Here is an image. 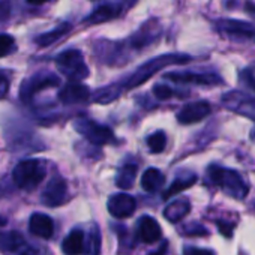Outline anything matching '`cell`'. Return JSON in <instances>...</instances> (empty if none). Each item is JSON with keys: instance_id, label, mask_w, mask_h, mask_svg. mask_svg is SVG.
<instances>
[{"instance_id": "30bf717a", "label": "cell", "mask_w": 255, "mask_h": 255, "mask_svg": "<svg viewBox=\"0 0 255 255\" xmlns=\"http://www.w3.org/2000/svg\"><path fill=\"white\" fill-rule=\"evenodd\" d=\"M59 84H60V80L54 74H36L23 83L21 90H20V96L23 101H30L36 93L42 92L44 89L56 87Z\"/></svg>"}, {"instance_id": "f1b7e54d", "label": "cell", "mask_w": 255, "mask_h": 255, "mask_svg": "<svg viewBox=\"0 0 255 255\" xmlns=\"http://www.w3.org/2000/svg\"><path fill=\"white\" fill-rule=\"evenodd\" d=\"M153 95L161 99V101H165V99H170L176 95V90H173L170 86H165V84H156L153 87Z\"/></svg>"}, {"instance_id": "d6986e66", "label": "cell", "mask_w": 255, "mask_h": 255, "mask_svg": "<svg viewBox=\"0 0 255 255\" xmlns=\"http://www.w3.org/2000/svg\"><path fill=\"white\" fill-rule=\"evenodd\" d=\"M65 255H81L84 251V233L81 230H72L62 243Z\"/></svg>"}, {"instance_id": "74e56055", "label": "cell", "mask_w": 255, "mask_h": 255, "mask_svg": "<svg viewBox=\"0 0 255 255\" xmlns=\"http://www.w3.org/2000/svg\"><path fill=\"white\" fill-rule=\"evenodd\" d=\"M254 209H255V201H254Z\"/></svg>"}, {"instance_id": "ffe728a7", "label": "cell", "mask_w": 255, "mask_h": 255, "mask_svg": "<svg viewBox=\"0 0 255 255\" xmlns=\"http://www.w3.org/2000/svg\"><path fill=\"white\" fill-rule=\"evenodd\" d=\"M165 176L158 168H149L141 177V186L146 192H156L164 186Z\"/></svg>"}, {"instance_id": "ac0fdd59", "label": "cell", "mask_w": 255, "mask_h": 255, "mask_svg": "<svg viewBox=\"0 0 255 255\" xmlns=\"http://www.w3.org/2000/svg\"><path fill=\"white\" fill-rule=\"evenodd\" d=\"M191 212V203L186 198H179L173 203H170L164 209V218L173 224L182 221L188 213Z\"/></svg>"}, {"instance_id": "7402d4cb", "label": "cell", "mask_w": 255, "mask_h": 255, "mask_svg": "<svg viewBox=\"0 0 255 255\" xmlns=\"http://www.w3.org/2000/svg\"><path fill=\"white\" fill-rule=\"evenodd\" d=\"M120 8L119 6H113V5H104L98 9H95L86 20L87 24H99V23H105L108 20H113L119 15Z\"/></svg>"}, {"instance_id": "4dcf8cb0", "label": "cell", "mask_w": 255, "mask_h": 255, "mask_svg": "<svg viewBox=\"0 0 255 255\" xmlns=\"http://www.w3.org/2000/svg\"><path fill=\"white\" fill-rule=\"evenodd\" d=\"M183 234H188V236H207L209 231L200 224H189V225L183 227Z\"/></svg>"}, {"instance_id": "603a6c76", "label": "cell", "mask_w": 255, "mask_h": 255, "mask_svg": "<svg viewBox=\"0 0 255 255\" xmlns=\"http://www.w3.org/2000/svg\"><path fill=\"white\" fill-rule=\"evenodd\" d=\"M84 255H99L101 254V230L93 225L89 230V234L84 236Z\"/></svg>"}, {"instance_id": "9c48e42d", "label": "cell", "mask_w": 255, "mask_h": 255, "mask_svg": "<svg viewBox=\"0 0 255 255\" xmlns=\"http://www.w3.org/2000/svg\"><path fill=\"white\" fill-rule=\"evenodd\" d=\"M0 249L15 255H45L41 248L32 246L18 233H0Z\"/></svg>"}, {"instance_id": "5bb4252c", "label": "cell", "mask_w": 255, "mask_h": 255, "mask_svg": "<svg viewBox=\"0 0 255 255\" xmlns=\"http://www.w3.org/2000/svg\"><path fill=\"white\" fill-rule=\"evenodd\" d=\"M108 212L117 218V219H125L134 215L135 209H137V203L135 198L128 195V194H116L113 197H110L108 200Z\"/></svg>"}, {"instance_id": "484cf974", "label": "cell", "mask_w": 255, "mask_h": 255, "mask_svg": "<svg viewBox=\"0 0 255 255\" xmlns=\"http://www.w3.org/2000/svg\"><path fill=\"white\" fill-rule=\"evenodd\" d=\"M167 146V135L162 131H158L147 137V147L152 153H161L164 152Z\"/></svg>"}, {"instance_id": "8d00e7d4", "label": "cell", "mask_w": 255, "mask_h": 255, "mask_svg": "<svg viewBox=\"0 0 255 255\" xmlns=\"http://www.w3.org/2000/svg\"><path fill=\"white\" fill-rule=\"evenodd\" d=\"M252 138H254V140H255V129H254V131H252Z\"/></svg>"}, {"instance_id": "6da1fadb", "label": "cell", "mask_w": 255, "mask_h": 255, "mask_svg": "<svg viewBox=\"0 0 255 255\" xmlns=\"http://www.w3.org/2000/svg\"><path fill=\"white\" fill-rule=\"evenodd\" d=\"M206 176L210 185L219 188L225 195L234 200H245L249 194V185L242 174L233 168L212 164L207 167Z\"/></svg>"}, {"instance_id": "836d02e7", "label": "cell", "mask_w": 255, "mask_h": 255, "mask_svg": "<svg viewBox=\"0 0 255 255\" xmlns=\"http://www.w3.org/2000/svg\"><path fill=\"white\" fill-rule=\"evenodd\" d=\"M245 12L252 20H255V2H252V0H246V2H245Z\"/></svg>"}, {"instance_id": "f546056e", "label": "cell", "mask_w": 255, "mask_h": 255, "mask_svg": "<svg viewBox=\"0 0 255 255\" xmlns=\"http://www.w3.org/2000/svg\"><path fill=\"white\" fill-rule=\"evenodd\" d=\"M216 225L219 228V233L225 237H231L233 236V230L236 227V222L233 221H228V219H218L216 221Z\"/></svg>"}, {"instance_id": "1f68e13d", "label": "cell", "mask_w": 255, "mask_h": 255, "mask_svg": "<svg viewBox=\"0 0 255 255\" xmlns=\"http://www.w3.org/2000/svg\"><path fill=\"white\" fill-rule=\"evenodd\" d=\"M183 255H216V252L212 251V249H204V248H197V246H186L183 249Z\"/></svg>"}, {"instance_id": "44dd1931", "label": "cell", "mask_w": 255, "mask_h": 255, "mask_svg": "<svg viewBox=\"0 0 255 255\" xmlns=\"http://www.w3.org/2000/svg\"><path fill=\"white\" fill-rule=\"evenodd\" d=\"M197 182V176L194 173H185V174H180L174 179V182L171 183V186L164 192V200H168L170 197L176 195V194H180L182 191L191 188L194 183Z\"/></svg>"}, {"instance_id": "d590c367", "label": "cell", "mask_w": 255, "mask_h": 255, "mask_svg": "<svg viewBox=\"0 0 255 255\" xmlns=\"http://www.w3.org/2000/svg\"><path fill=\"white\" fill-rule=\"evenodd\" d=\"M45 2H48V0H27V3L30 5H44Z\"/></svg>"}, {"instance_id": "9a60e30c", "label": "cell", "mask_w": 255, "mask_h": 255, "mask_svg": "<svg viewBox=\"0 0 255 255\" xmlns=\"http://www.w3.org/2000/svg\"><path fill=\"white\" fill-rule=\"evenodd\" d=\"M89 96H90V90L81 83H74V81H69L59 93L60 101L66 105L86 102Z\"/></svg>"}, {"instance_id": "8992f818", "label": "cell", "mask_w": 255, "mask_h": 255, "mask_svg": "<svg viewBox=\"0 0 255 255\" xmlns=\"http://www.w3.org/2000/svg\"><path fill=\"white\" fill-rule=\"evenodd\" d=\"M74 128L78 134H81L90 144L93 146H104L114 143V134L110 128L99 125L90 119H78L74 122Z\"/></svg>"}, {"instance_id": "7a4b0ae2", "label": "cell", "mask_w": 255, "mask_h": 255, "mask_svg": "<svg viewBox=\"0 0 255 255\" xmlns=\"http://www.w3.org/2000/svg\"><path fill=\"white\" fill-rule=\"evenodd\" d=\"M191 60H192V57L189 54H179V53L162 54V56L153 57L149 62H146L144 65H141L129 78H126L123 83H119V87L122 89V92L138 87L143 83H146L147 80H150L155 74L162 71L164 68L171 66V65H185V63H189Z\"/></svg>"}, {"instance_id": "7c38bea8", "label": "cell", "mask_w": 255, "mask_h": 255, "mask_svg": "<svg viewBox=\"0 0 255 255\" xmlns=\"http://www.w3.org/2000/svg\"><path fill=\"white\" fill-rule=\"evenodd\" d=\"M212 107L207 101H195L183 105L180 111L177 113V122L182 125H192L204 120L207 116H210Z\"/></svg>"}, {"instance_id": "d4e9b609", "label": "cell", "mask_w": 255, "mask_h": 255, "mask_svg": "<svg viewBox=\"0 0 255 255\" xmlns=\"http://www.w3.org/2000/svg\"><path fill=\"white\" fill-rule=\"evenodd\" d=\"M135 177H137V165L128 164L119 171V174L116 177V185L120 189H129V188H132Z\"/></svg>"}, {"instance_id": "4fadbf2b", "label": "cell", "mask_w": 255, "mask_h": 255, "mask_svg": "<svg viewBox=\"0 0 255 255\" xmlns=\"http://www.w3.org/2000/svg\"><path fill=\"white\" fill-rule=\"evenodd\" d=\"M161 35V26L156 20H150L146 24H143V27L135 32V35H132L128 41V45L134 50H141L147 45H150L152 42H155Z\"/></svg>"}, {"instance_id": "52a82bcc", "label": "cell", "mask_w": 255, "mask_h": 255, "mask_svg": "<svg viewBox=\"0 0 255 255\" xmlns=\"http://www.w3.org/2000/svg\"><path fill=\"white\" fill-rule=\"evenodd\" d=\"M164 78L177 83V84H194V86H221L224 84V78L213 71L206 72H194V71H182V72H168Z\"/></svg>"}, {"instance_id": "4316f807", "label": "cell", "mask_w": 255, "mask_h": 255, "mask_svg": "<svg viewBox=\"0 0 255 255\" xmlns=\"http://www.w3.org/2000/svg\"><path fill=\"white\" fill-rule=\"evenodd\" d=\"M239 81L249 90L255 92V66H248L242 69L239 74Z\"/></svg>"}, {"instance_id": "5b68a950", "label": "cell", "mask_w": 255, "mask_h": 255, "mask_svg": "<svg viewBox=\"0 0 255 255\" xmlns=\"http://www.w3.org/2000/svg\"><path fill=\"white\" fill-rule=\"evenodd\" d=\"M215 30L230 39L237 42H246L254 41L255 42V23L234 20V18H218L213 21Z\"/></svg>"}, {"instance_id": "cb8c5ba5", "label": "cell", "mask_w": 255, "mask_h": 255, "mask_svg": "<svg viewBox=\"0 0 255 255\" xmlns=\"http://www.w3.org/2000/svg\"><path fill=\"white\" fill-rule=\"evenodd\" d=\"M69 30H71V24H68V23L60 24V26H57L56 29H53L51 32H47V33L38 36V38H36V44H38L39 47L53 45L54 42H57L59 39H62Z\"/></svg>"}, {"instance_id": "3957f363", "label": "cell", "mask_w": 255, "mask_h": 255, "mask_svg": "<svg viewBox=\"0 0 255 255\" xmlns=\"http://www.w3.org/2000/svg\"><path fill=\"white\" fill-rule=\"evenodd\" d=\"M47 176L45 165L41 161L36 159H26L17 164V167L12 171L14 183L20 189L32 191L35 189Z\"/></svg>"}, {"instance_id": "83f0119b", "label": "cell", "mask_w": 255, "mask_h": 255, "mask_svg": "<svg viewBox=\"0 0 255 255\" xmlns=\"http://www.w3.org/2000/svg\"><path fill=\"white\" fill-rule=\"evenodd\" d=\"M15 48V41L9 35H0V57L8 56Z\"/></svg>"}, {"instance_id": "277c9868", "label": "cell", "mask_w": 255, "mask_h": 255, "mask_svg": "<svg viewBox=\"0 0 255 255\" xmlns=\"http://www.w3.org/2000/svg\"><path fill=\"white\" fill-rule=\"evenodd\" d=\"M56 65L59 71L74 83H80L89 75V68L84 62L83 53L80 50H65L56 57Z\"/></svg>"}, {"instance_id": "2e32d148", "label": "cell", "mask_w": 255, "mask_h": 255, "mask_svg": "<svg viewBox=\"0 0 255 255\" xmlns=\"http://www.w3.org/2000/svg\"><path fill=\"white\" fill-rule=\"evenodd\" d=\"M29 230L32 234L44 240H48L54 234V222L45 213H33L29 221Z\"/></svg>"}, {"instance_id": "d6a6232c", "label": "cell", "mask_w": 255, "mask_h": 255, "mask_svg": "<svg viewBox=\"0 0 255 255\" xmlns=\"http://www.w3.org/2000/svg\"><path fill=\"white\" fill-rule=\"evenodd\" d=\"M9 12H11L9 2H2V3H0V21H5L9 17Z\"/></svg>"}, {"instance_id": "8fae6325", "label": "cell", "mask_w": 255, "mask_h": 255, "mask_svg": "<svg viewBox=\"0 0 255 255\" xmlns=\"http://www.w3.org/2000/svg\"><path fill=\"white\" fill-rule=\"evenodd\" d=\"M68 200V183L63 177H53L41 195V203L47 207H59Z\"/></svg>"}, {"instance_id": "e0dca14e", "label": "cell", "mask_w": 255, "mask_h": 255, "mask_svg": "<svg viewBox=\"0 0 255 255\" xmlns=\"http://www.w3.org/2000/svg\"><path fill=\"white\" fill-rule=\"evenodd\" d=\"M138 236L144 243H155L162 237L161 225L152 216H141L138 221Z\"/></svg>"}, {"instance_id": "ba28073f", "label": "cell", "mask_w": 255, "mask_h": 255, "mask_svg": "<svg viewBox=\"0 0 255 255\" xmlns=\"http://www.w3.org/2000/svg\"><path fill=\"white\" fill-rule=\"evenodd\" d=\"M222 105L243 117H248L255 122V98L246 95L240 90H230L222 95Z\"/></svg>"}, {"instance_id": "e575fe53", "label": "cell", "mask_w": 255, "mask_h": 255, "mask_svg": "<svg viewBox=\"0 0 255 255\" xmlns=\"http://www.w3.org/2000/svg\"><path fill=\"white\" fill-rule=\"evenodd\" d=\"M9 90V83L5 77L0 75V98H5Z\"/></svg>"}]
</instances>
